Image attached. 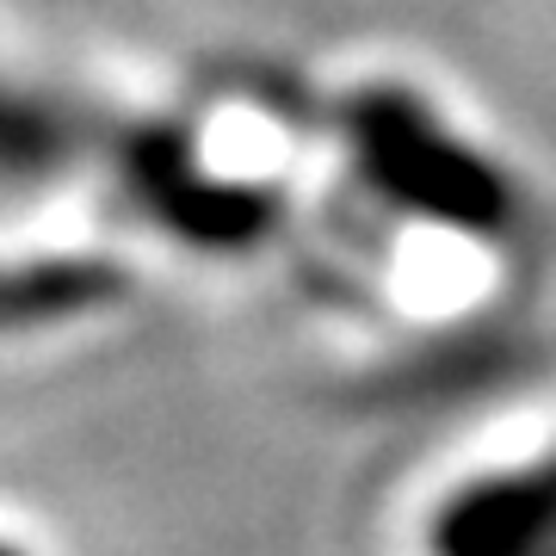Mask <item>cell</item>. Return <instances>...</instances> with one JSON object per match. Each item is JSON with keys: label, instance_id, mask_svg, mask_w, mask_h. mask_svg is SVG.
<instances>
[{"label": "cell", "instance_id": "obj_3", "mask_svg": "<svg viewBox=\"0 0 556 556\" xmlns=\"http://www.w3.org/2000/svg\"><path fill=\"white\" fill-rule=\"evenodd\" d=\"M87 291V273H13L0 278V316H50Z\"/></svg>", "mask_w": 556, "mask_h": 556}, {"label": "cell", "instance_id": "obj_1", "mask_svg": "<svg viewBox=\"0 0 556 556\" xmlns=\"http://www.w3.org/2000/svg\"><path fill=\"white\" fill-rule=\"evenodd\" d=\"M346 137H353L358 174L396 211H415L457 236H501L514 223V179L477 142L452 137L415 93H396V87L358 93L346 105Z\"/></svg>", "mask_w": 556, "mask_h": 556}, {"label": "cell", "instance_id": "obj_2", "mask_svg": "<svg viewBox=\"0 0 556 556\" xmlns=\"http://www.w3.org/2000/svg\"><path fill=\"white\" fill-rule=\"evenodd\" d=\"M433 556H556V457L457 489L433 514Z\"/></svg>", "mask_w": 556, "mask_h": 556}]
</instances>
